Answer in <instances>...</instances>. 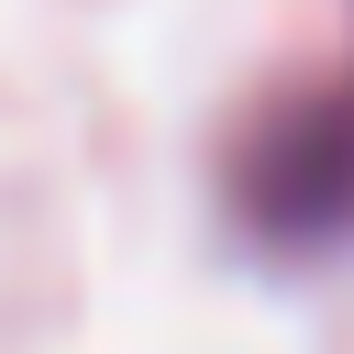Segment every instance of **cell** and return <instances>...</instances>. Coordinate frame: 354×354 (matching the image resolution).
<instances>
[{"mask_svg":"<svg viewBox=\"0 0 354 354\" xmlns=\"http://www.w3.org/2000/svg\"><path fill=\"white\" fill-rule=\"evenodd\" d=\"M243 199H254V221L288 232V243H332V232H354V77L321 88L310 111H288V122L254 144Z\"/></svg>","mask_w":354,"mask_h":354,"instance_id":"1","label":"cell"}]
</instances>
